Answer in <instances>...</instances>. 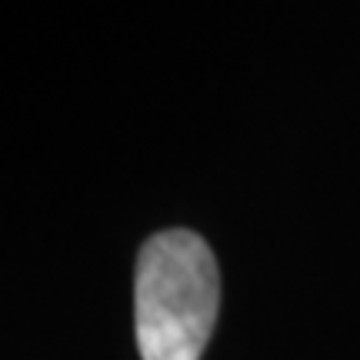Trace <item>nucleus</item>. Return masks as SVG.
Wrapping results in <instances>:
<instances>
[{
	"instance_id": "obj_1",
	"label": "nucleus",
	"mask_w": 360,
	"mask_h": 360,
	"mask_svg": "<svg viewBox=\"0 0 360 360\" xmlns=\"http://www.w3.org/2000/svg\"><path fill=\"white\" fill-rule=\"evenodd\" d=\"M220 307V274L204 237L154 233L141 247L134 277V321L143 360H200Z\"/></svg>"
}]
</instances>
